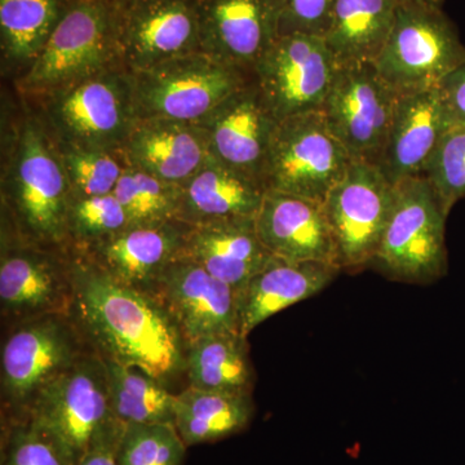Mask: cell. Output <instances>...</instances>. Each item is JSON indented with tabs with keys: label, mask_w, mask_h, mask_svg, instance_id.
<instances>
[{
	"label": "cell",
	"mask_w": 465,
	"mask_h": 465,
	"mask_svg": "<svg viewBox=\"0 0 465 465\" xmlns=\"http://www.w3.org/2000/svg\"><path fill=\"white\" fill-rule=\"evenodd\" d=\"M146 292L166 311L188 347L207 336L240 332L237 290L192 260H173Z\"/></svg>",
	"instance_id": "13"
},
{
	"label": "cell",
	"mask_w": 465,
	"mask_h": 465,
	"mask_svg": "<svg viewBox=\"0 0 465 465\" xmlns=\"http://www.w3.org/2000/svg\"><path fill=\"white\" fill-rule=\"evenodd\" d=\"M396 200V185L375 164L353 162L323 202L341 271L371 265Z\"/></svg>",
	"instance_id": "11"
},
{
	"label": "cell",
	"mask_w": 465,
	"mask_h": 465,
	"mask_svg": "<svg viewBox=\"0 0 465 465\" xmlns=\"http://www.w3.org/2000/svg\"><path fill=\"white\" fill-rule=\"evenodd\" d=\"M443 213L424 176L396 185V200L371 265L400 282L430 284L448 273Z\"/></svg>",
	"instance_id": "5"
},
{
	"label": "cell",
	"mask_w": 465,
	"mask_h": 465,
	"mask_svg": "<svg viewBox=\"0 0 465 465\" xmlns=\"http://www.w3.org/2000/svg\"><path fill=\"white\" fill-rule=\"evenodd\" d=\"M115 2H119V3H121V2H128V0H115Z\"/></svg>",
	"instance_id": "41"
},
{
	"label": "cell",
	"mask_w": 465,
	"mask_h": 465,
	"mask_svg": "<svg viewBox=\"0 0 465 465\" xmlns=\"http://www.w3.org/2000/svg\"><path fill=\"white\" fill-rule=\"evenodd\" d=\"M341 269L323 262L274 258L238 290V331L247 338L259 324L322 292Z\"/></svg>",
	"instance_id": "21"
},
{
	"label": "cell",
	"mask_w": 465,
	"mask_h": 465,
	"mask_svg": "<svg viewBox=\"0 0 465 465\" xmlns=\"http://www.w3.org/2000/svg\"><path fill=\"white\" fill-rule=\"evenodd\" d=\"M336 0H277L280 35L308 34L324 36Z\"/></svg>",
	"instance_id": "37"
},
{
	"label": "cell",
	"mask_w": 465,
	"mask_h": 465,
	"mask_svg": "<svg viewBox=\"0 0 465 465\" xmlns=\"http://www.w3.org/2000/svg\"><path fill=\"white\" fill-rule=\"evenodd\" d=\"M114 3L121 57L136 72L202 51L198 0Z\"/></svg>",
	"instance_id": "12"
},
{
	"label": "cell",
	"mask_w": 465,
	"mask_h": 465,
	"mask_svg": "<svg viewBox=\"0 0 465 465\" xmlns=\"http://www.w3.org/2000/svg\"><path fill=\"white\" fill-rule=\"evenodd\" d=\"M125 425L118 420L112 421L92 442L78 465H121L119 449L124 437Z\"/></svg>",
	"instance_id": "38"
},
{
	"label": "cell",
	"mask_w": 465,
	"mask_h": 465,
	"mask_svg": "<svg viewBox=\"0 0 465 465\" xmlns=\"http://www.w3.org/2000/svg\"><path fill=\"white\" fill-rule=\"evenodd\" d=\"M397 99L374 64L338 65L321 113L354 162L379 167Z\"/></svg>",
	"instance_id": "9"
},
{
	"label": "cell",
	"mask_w": 465,
	"mask_h": 465,
	"mask_svg": "<svg viewBox=\"0 0 465 465\" xmlns=\"http://www.w3.org/2000/svg\"><path fill=\"white\" fill-rule=\"evenodd\" d=\"M322 113L278 122L264 171L266 189L323 203L353 163Z\"/></svg>",
	"instance_id": "6"
},
{
	"label": "cell",
	"mask_w": 465,
	"mask_h": 465,
	"mask_svg": "<svg viewBox=\"0 0 465 465\" xmlns=\"http://www.w3.org/2000/svg\"><path fill=\"white\" fill-rule=\"evenodd\" d=\"M104 362L108 374L113 415L119 423L125 427L173 424L174 393L170 388L137 367L106 360Z\"/></svg>",
	"instance_id": "29"
},
{
	"label": "cell",
	"mask_w": 465,
	"mask_h": 465,
	"mask_svg": "<svg viewBox=\"0 0 465 465\" xmlns=\"http://www.w3.org/2000/svg\"><path fill=\"white\" fill-rule=\"evenodd\" d=\"M203 122L210 154L265 186L266 161L278 121L252 78Z\"/></svg>",
	"instance_id": "17"
},
{
	"label": "cell",
	"mask_w": 465,
	"mask_h": 465,
	"mask_svg": "<svg viewBox=\"0 0 465 465\" xmlns=\"http://www.w3.org/2000/svg\"><path fill=\"white\" fill-rule=\"evenodd\" d=\"M185 376L189 387L197 390L252 393L255 370L247 338L224 332L193 342L186 351Z\"/></svg>",
	"instance_id": "28"
},
{
	"label": "cell",
	"mask_w": 465,
	"mask_h": 465,
	"mask_svg": "<svg viewBox=\"0 0 465 465\" xmlns=\"http://www.w3.org/2000/svg\"><path fill=\"white\" fill-rule=\"evenodd\" d=\"M255 415L251 394L186 387L174 393L173 424L188 448L242 432Z\"/></svg>",
	"instance_id": "27"
},
{
	"label": "cell",
	"mask_w": 465,
	"mask_h": 465,
	"mask_svg": "<svg viewBox=\"0 0 465 465\" xmlns=\"http://www.w3.org/2000/svg\"><path fill=\"white\" fill-rule=\"evenodd\" d=\"M2 465H67L47 437L27 418L5 419Z\"/></svg>",
	"instance_id": "35"
},
{
	"label": "cell",
	"mask_w": 465,
	"mask_h": 465,
	"mask_svg": "<svg viewBox=\"0 0 465 465\" xmlns=\"http://www.w3.org/2000/svg\"><path fill=\"white\" fill-rule=\"evenodd\" d=\"M463 61L465 45L442 9L399 5L374 65L397 94H405L437 87Z\"/></svg>",
	"instance_id": "7"
},
{
	"label": "cell",
	"mask_w": 465,
	"mask_h": 465,
	"mask_svg": "<svg viewBox=\"0 0 465 465\" xmlns=\"http://www.w3.org/2000/svg\"><path fill=\"white\" fill-rule=\"evenodd\" d=\"M74 302L72 262H61L33 246L3 250L0 309L11 323L48 314L72 313Z\"/></svg>",
	"instance_id": "14"
},
{
	"label": "cell",
	"mask_w": 465,
	"mask_h": 465,
	"mask_svg": "<svg viewBox=\"0 0 465 465\" xmlns=\"http://www.w3.org/2000/svg\"><path fill=\"white\" fill-rule=\"evenodd\" d=\"M130 226L124 208L115 195L78 198L70 203L67 232L85 246L96 243Z\"/></svg>",
	"instance_id": "34"
},
{
	"label": "cell",
	"mask_w": 465,
	"mask_h": 465,
	"mask_svg": "<svg viewBox=\"0 0 465 465\" xmlns=\"http://www.w3.org/2000/svg\"><path fill=\"white\" fill-rule=\"evenodd\" d=\"M423 176L449 216L452 207L465 197V125L452 124L446 131Z\"/></svg>",
	"instance_id": "33"
},
{
	"label": "cell",
	"mask_w": 465,
	"mask_h": 465,
	"mask_svg": "<svg viewBox=\"0 0 465 465\" xmlns=\"http://www.w3.org/2000/svg\"><path fill=\"white\" fill-rule=\"evenodd\" d=\"M397 9V0H336L323 36L336 64H375L390 38Z\"/></svg>",
	"instance_id": "26"
},
{
	"label": "cell",
	"mask_w": 465,
	"mask_h": 465,
	"mask_svg": "<svg viewBox=\"0 0 465 465\" xmlns=\"http://www.w3.org/2000/svg\"><path fill=\"white\" fill-rule=\"evenodd\" d=\"M255 228L274 258L339 268L331 226L321 202L268 189L255 216Z\"/></svg>",
	"instance_id": "18"
},
{
	"label": "cell",
	"mask_w": 465,
	"mask_h": 465,
	"mask_svg": "<svg viewBox=\"0 0 465 465\" xmlns=\"http://www.w3.org/2000/svg\"><path fill=\"white\" fill-rule=\"evenodd\" d=\"M72 317L101 358L137 367L171 388L185 375L188 345L157 300L119 282L90 260H72Z\"/></svg>",
	"instance_id": "1"
},
{
	"label": "cell",
	"mask_w": 465,
	"mask_h": 465,
	"mask_svg": "<svg viewBox=\"0 0 465 465\" xmlns=\"http://www.w3.org/2000/svg\"><path fill=\"white\" fill-rule=\"evenodd\" d=\"M25 418L54 443L67 465H78L115 420L103 358L88 351L41 391Z\"/></svg>",
	"instance_id": "4"
},
{
	"label": "cell",
	"mask_w": 465,
	"mask_h": 465,
	"mask_svg": "<svg viewBox=\"0 0 465 465\" xmlns=\"http://www.w3.org/2000/svg\"><path fill=\"white\" fill-rule=\"evenodd\" d=\"M127 155L137 170L177 185L188 182L211 154L207 137L202 139L191 125L142 119L127 134Z\"/></svg>",
	"instance_id": "24"
},
{
	"label": "cell",
	"mask_w": 465,
	"mask_h": 465,
	"mask_svg": "<svg viewBox=\"0 0 465 465\" xmlns=\"http://www.w3.org/2000/svg\"><path fill=\"white\" fill-rule=\"evenodd\" d=\"M452 124L439 87L399 94L379 168L394 185L423 176Z\"/></svg>",
	"instance_id": "19"
},
{
	"label": "cell",
	"mask_w": 465,
	"mask_h": 465,
	"mask_svg": "<svg viewBox=\"0 0 465 465\" xmlns=\"http://www.w3.org/2000/svg\"><path fill=\"white\" fill-rule=\"evenodd\" d=\"M66 167L75 189L73 200L112 194L124 173L114 159L105 153L82 146L66 153Z\"/></svg>",
	"instance_id": "36"
},
{
	"label": "cell",
	"mask_w": 465,
	"mask_h": 465,
	"mask_svg": "<svg viewBox=\"0 0 465 465\" xmlns=\"http://www.w3.org/2000/svg\"><path fill=\"white\" fill-rule=\"evenodd\" d=\"M179 258L197 262L238 291L273 256L259 240L253 217L191 226Z\"/></svg>",
	"instance_id": "22"
},
{
	"label": "cell",
	"mask_w": 465,
	"mask_h": 465,
	"mask_svg": "<svg viewBox=\"0 0 465 465\" xmlns=\"http://www.w3.org/2000/svg\"><path fill=\"white\" fill-rule=\"evenodd\" d=\"M70 200L65 176L45 140L25 131L18 152L14 208L29 240L57 243L67 234Z\"/></svg>",
	"instance_id": "15"
},
{
	"label": "cell",
	"mask_w": 465,
	"mask_h": 465,
	"mask_svg": "<svg viewBox=\"0 0 465 465\" xmlns=\"http://www.w3.org/2000/svg\"><path fill=\"white\" fill-rule=\"evenodd\" d=\"M336 64L322 36L280 35L251 73L265 105L278 122L321 112Z\"/></svg>",
	"instance_id": "10"
},
{
	"label": "cell",
	"mask_w": 465,
	"mask_h": 465,
	"mask_svg": "<svg viewBox=\"0 0 465 465\" xmlns=\"http://www.w3.org/2000/svg\"><path fill=\"white\" fill-rule=\"evenodd\" d=\"M121 57L114 0H75L33 61L25 84L34 90L74 85Z\"/></svg>",
	"instance_id": "8"
},
{
	"label": "cell",
	"mask_w": 465,
	"mask_h": 465,
	"mask_svg": "<svg viewBox=\"0 0 465 465\" xmlns=\"http://www.w3.org/2000/svg\"><path fill=\"white\" fill-rule=\"evenodd\" d=\"M251 75L200 51L137 70L131 85L133 109L140 119L206 121Z\"/></svg>",
	"instance_id": "2"
},
{
	"label": "cell",
	"mask_w": 465,
	"mask_h": 465,
	"mask_svg": "<svg viewBox=\"0 0 465 465\" xmlns=\"http://www.w3.org/2000/svg\"><path fill=\"white\" fill-rule=\"evenodd\" d=\"M452 124L465 125V61L437 85Z\"/></svg>",
	"instance_id": "39"
},
{
	"label": "cell",
	"mask_w": 465,
	"mask_h": 465,
	"mask_svg": "<svg viewBox=\"0 0 465 465\" xmlns=\"http://www.w3.org/2000/svg\"><path fill=\"white\" fill-rule=\"evenodd\" d=\"M202 51L251 75L280 36L277 0H198Z\"/></svg>",
	"instance_id": "16"
},
{
	"label": "cell",
	"mask_w": 465,
	"mask_h": 465,
	"mask_svg": "<svg viewBox=\"0 0 465 465\" xmlns=\"http://www.w3.org/2000/svg\"><path fill=\"white\" fill-rule=\"evenodd\" d=\"M445 0H397L401 7L442 9Z\"/></svg>",
	"instance_id": "40"
},
{
	"label": "cell",
	"mask_w": 465,
	"mask_h": 465,
	"mask_svg": "<svg viewBox=\"0 0 465 465\" xmlns=\"http://www.w3.org/2000/svg\"><path fill=\"white\" fill-rule=\"evenodd\" d=\"M75 0H0V33L5 56L35 60Z\"/></svg>",
	"instance_id": "30"
},
{
	"label": "cell",
	"mask_w": 465,
	"mask_h": 465,
	"mask_svg": "<svg viewBox=\"0 0 465 465\" xmlns=\"http://www.w3.org/2000/svg\"><path fill=\"white\" fill-rule=\"evenodd\" d=\"M133 110L131 91L115 79L90 78L72 85L57 108L64 128L82 148L101 149L122 139Z\"/></svg>",
	"instance_id": "25"
},
{
	"label": "cell",
	"mask_w": 465,
	"mask_h": 465,
	"mask_svg": "<svg viewBox=\"0 0 465 465\" xmlns=\"http://www.w3.org/2000/svg\"><path fill=\"white\" fill-rule=\"evenodd\" d=\"M189 229L179 220L127 226L87 246L84 258L119 282L146 292L163 269L179 259Z\"/></svg>",
	"instance_id": "20"
},
{
	"label": "cell",
	"mask_w": 465,
	"mask_h": 465,
	"mask_svg": "<svg viewBox=\"0 0 465 465\" xmlns=\"http://www.w3.org/2000/svg\"><path fill=\"white\" fill-rule=\"evenodd\" d=\"M113 194L124 208L130 226L157 225L177 220L182 188L143 171H125Z\"/></svg>",
	"instance_id": "31"
},
{
	"label": "cell",
	"mask_w": 465,
	"mask_h": 465,
	"mask_svg": "<svg viewBox=\"0 0 465 465\" xmlns=\"http://www.w3.org/2000/svg\"><path fill=\"white\" fill-rule=\"evenodd\" d=\"M186 449L173 424L127 425L119 449V464L182 465Z\"/></svg>",
	"instance_id": "32"
},
{
	"label": "cell",
	"mask_w": 465,
	"mask_h": 465,
	"mask_svg": "<svg viewBox=\"0 0 465 465\" xmlns=\"http://www.w3.org/2000/svg\"><path fill=\"white\" fill-rule=\"evenodd\" d=\"M88 351L72 314L12 324L0 354L3 418H25L41 391Z\"/></svg>",
	"instance_id": "3"
},
{
	"label": "cell",
	"mask_w": 465,
	"mask_h": 465,
	"mask_svg": "<svg viewBox=\"0 0 465 465\" xmlns=\"http://www.w3.org/2000/svg\"><path fill=\"white\" fill-rule=\"evenodd\" d=\"M268 189L225 166L213 155L186 182L177 220L189 226L232 219H253Z\"/></svg>",
	"instance_id": "23"
}]
</instances>
